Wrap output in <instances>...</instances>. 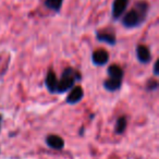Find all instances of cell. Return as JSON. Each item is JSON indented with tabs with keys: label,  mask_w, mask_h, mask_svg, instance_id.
<instances>
[{
	"label": "cell",
	"mask_w": 159,
	"mask_h": 159,
	"mask_svg": "<svg viewBox=\"0 0 159 159\" xmlns=\"http://www.w3.org/2000/svg\"><path fill=\"white\" fill-rule=\"evenodd\" d=\"M148 11H149V6L146 1L136 2L133 9L122 16V26L125 29H136L141 26L147 18Z\"/></svg>",
	"instance_id": "1"
},
{
	"label": "cell",
	"mask_w": 159,
	"mask_h": 159,
	"mask_svg": "<svg viewBox=\"0 0 159 159\" xmlns=\"http://www.w3.org/2000/svg\"><path fill=\"white\" fill-rule=\"evenodd\" d=\"M82 79V75L79 71L73 68H66L62 71L61 77L58 80L57 92L56 94H64L68 93L70 89L75 86V82Z\"/></svg>",
	"instance_id": "2"
},
{
	"label": "cell",
	"mask_w": 159,
	"mask_h": 159,
	"mask_svg": "<svg viewBox=\"0 0 159 159\" xmlns=\"http://www.w3.org/2000/svg\"><path fill=\"white\" fill-rule=\"evenodd\" d=\"M130 0H113L111 8V16L113 20H119L125 12Z\"/></svg>",
	"instance_id": "3"
},
{
	"label": "cell",
	"mask_w": 159,
	"mask_h": 159,
	"mask_svg": "<svg viewBox=\"0 0 159 159\" xmlns=\"http://www.w3.org/2000/svg\"><path fill=\"white\" fill-rule=\"evenodd\" d=\"M83 97H84V89L80 85H75L72 89L69 91V94L66 98V102L69 105H75L81 102Z\"/></svg>",
	"instance_id": "4"
},
{
	"label": "cell",
	"mask_w": 159,
	"mask_h": 159,
	"mask_svg": "<svg viewBox=\"0 0 159 159\" xmlns=\"http://www.w3.org/2000/svg\"><path fill=\"white\" fill-rule=\"evenodd\" d=\"M109 56L108 51L105 49H96L92 53V62L97 66H104L108 63L109 61Z\"/></svg>",
	"instance_id": "5"
},
{
	"label": "cell",
	"mask_w": 159,
	"mask_h": 159,
	"mask_svg": "<svg viewBox=\"0 0 159 159\" xmlns=\"http://www.w3.org/2000/svg\"><path fill=\"white\" fill-rule=\"evenodd\" d=\"M47 146L51 149L55 150H62L64 148V141L61 136L56 134H49L45 139Z\"/></svg>",
	"instance_id": "6"
},
{
	"label": "cell",
	"mask_w": 159,
	"mask_h": 159,
	"mask_svg": "<svg viewBox=\"0 0 159 159\" xmlns=\"http://www.w3.org/2000/svg\"><path fill=\"white\" fill-rule=\"evenodd\" d=\"M57 85H58V77L56 73L52 70H49L45 77V86L47 91L51 94H56L57 92Z\"/></svg>",
	"instance_id": "7"
},
{
	"label": "cell",
	"mask_w": 159,
	"mask_h": 159,
	"mask_svg": "<svg viewBox=\"0 0 159 159\" xmlns=\"http://www.w3.org/2000/svg\"><path fill=\"white\" fill-rule=\"evenodd\" d=\"M136 57L141 63L147 64L152 60V53H150L149 49L145 46V45H139L136 47Z\"/></svg>",
	"instance_id": "8"
},
{
	"label": "cell",
	"mask_w": 159,
	"mask_h": 159,
	"mask_svg": "<svg viewBox=\"0 0 159 159\" xmlns=\"http://www.w3.org/2000/svg\"><path fill=\"white\" fill-rule=\"evenodd\" d=\"M96 39L98 42L102 43H106V44L113 46V45L117 44V37L112 32H108V31H98L96 33Z\"/></svg>",
	"instance_id": "9"
},
{
	"label": "cell",
	"mask_w": 159,
	"mask_h": 159,
	"mask_svg": "<svg viewBox=\"0 0 159 159\" xmlns=\"http://www.w3.org/2000/svg\"><path fill=\"white\" fill-rule=\"evenodd\" d=\"M107 74H108L109 79L113 80H119V81H123L124 72L121 69V66L118 64H111L107 69Z\"/></svg>",
	"instance_id": "10"
},
{
	"label": "cell",
	"mask_w": 159,
	"mask_h": 159,
	"mask_svg": "<svg viewBox=\"0 0 159 159\" xmlns=\"http://www.w3.org/2000/svg\"><path fill=\"white\" fill-rule=\"evenodd\" d=\"M104 89L108 92H117L121 89L122 86V81L119 80H113V79H107L104 81Z\"/></svg>",
	"instance_id": "11"
},
{
	"label": "cell",
	"mask_w": 159,
	"mask_h": 159,
	"mask_svg": "<svg viewBox=\"0 0 159 159\" xmlns=\"http://www.w3.org/2000/svg\"><path fill=\"white\" fill-rule=\"evenodd\" d=\"M126 126H128V119L126 117L122 116V117L118 118L117 122H116V128H115V133L118 135H121L125 132Z\"/></svg>",
	"instance_id": "12"
},
{
	"label": "cell",
	"mask_w": 159,
	"mask_h": 159,
	"mask_svg": "<svg viewBox=\"0 0 159 159\" xmlns=\"http://www.w3.org/2000/svg\"><path fill=\"white\" fill-rule=\"evenodd\" d=\"M45 6L47 9L51 10V11L59 12L61 10L63 0H45Z\"/></svg>",
	"instance_id": "13"
},
{
	"label": "cell",
	"mask_w": 159,
	"mask_h": 159,
	"mask_svg": "<svg viewBox=\"0 0 159 159\" xmlns=\"http://www.w3.org/2000/svg\"><path fill=\"white\" fill-rule=\"evenodd\" d=\"M145 89L147 92L157 91V89H158V82H157L156 80H152V79L149 80V81H147V83H146Z\"/></svg>",
	"instance_id": "14"
},
{
	"label": "cell",
	"mask_w": 159,
	"mask_h": 159,
	"mask_svg": "<svg viewBox=\"0 0 159 159\" xmlns=\"http://www.w3.org/2000/svg\"><path fill=\"white\" fill-rule=\"evenodd\" d=\"M152 72H154L155 76H158L159 75V71H158V60H156L154 63V68H152Z\"/></svg>",
	"instance_id": "15"
},
{
	"label": "cell",
	"mask_w": 159,
	"mask_h": 159,
	"mask_svg": "<svg viewBox=\"0 0 159 159\" xmlns=\"http://www.w3.org/2000/svg\"><path fill=\"white\" fill-rule=\"evenodd\" d=\"M1 122H2V115L0 113V132H1Z\"/></svg>",
	"instance_id": "16"
}]
</instances>
